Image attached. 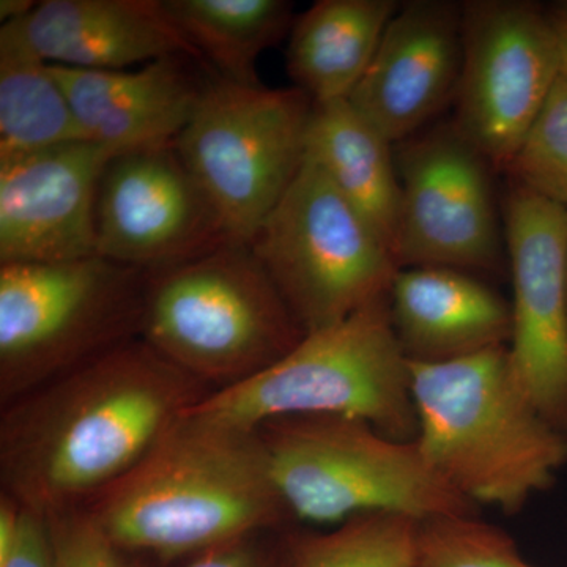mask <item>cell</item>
Masks as SVG:
<instances>
[{"label": "cell", "instance_id": "6da1fadb", "mask_svg": "<svg viewBox=\"0 0 567 567\" xmlns=\"http://www.w3.org/2000/svg\"><path fill=\"white\" fill-rule=\"evenodd\" d=\"M213 394L142 339L0 412V492L41 517L87 509Z\"/></svg>", "mask_w": 567, "mask_h": 567}, {"label": "cell", "instance_id": "7a4b0ae2", "mask_svg": "<svg viewBox=\"0 0 567 567\" xmlns=\"http://www.w3.org/2000/svg\"><path fill=\"white\" fill-rule=\"evenodd\" d=\"M84 511L118 547L162 561L295 522L259 431L194 413Z\"/></svg>", "mask_w": 567, "mask_h": 567}, {"label": "cell", "instance_id": "3957f363", "mask_svg": "<svg viewBox=\"0 0 567 567\" xmlns=\"http://www.w3.org/2000/svg\"><path fill=\"white\" fill-rule=\"evenodd\" d=\"M410 368L415 442L458 495L516 516L554 486L567 464V435L518 385L507 346Z\"/></svg>", "mask_w": 567, "mask_h": 567}, {"label": "cell", "instance_id": "277c9868", "mask_svg": "<svg viewBox=\"0 0 567 567\" xmlns=\"http://www.w3.org/2000/svg\"><path fill=\"white\" fill-rule=\"evenodd\" d=\"M305 336L251 245L148 274L142 341L213 393L262 374Z\"/></svg>", "mask_w": 567, "mask_h": 567}, {"label": "cell", "instance_id": "5b68a950", "mask_svg": "<svg viewBox=\"0 0 567 567\" xmlns=\"http://www.w3.org/2000/svg\"><path fill=\"white\" fill-rule=\"evenodd\" d=\"M388 293L306 334L279 363L208 395L189 413L248 429L281 416L338 415L365 421L391 439L415 440L412 368L395 338Z\"/></svg>", "mask_w": 567, "mask_h": 567}, {"label": "cell", "instance_id": "8992f818", "mask_svg": "<svg viewBox=\"0 0 567 567\" xmlns=\"http://www.w3.org/2000/svg\"><path fill=\"white\" fill-rule=\"evenodd\" d=\"M295 522L338 525L364 513L417 520L480 514L429 465L415 440L338 415H293L257 427Z\"/></svg>", "mask_w": 567, "mask_h": 567}, {"label": "cell", "instance_id": "52a82bcc", "mask_svg": "<svg viewBox=\"0 0 567 567\" xmlns=\"http://www.w3.org/2000/svg\"><path fill=\"white\" fill-rule=\"evenodd\" d=\"M147 279L102 256L0 264V409L141 339Z\"/></svg>", "mask_w": 567, "mask_h": 567}, {"label": "cell", "instance_id": "ba28073f", "mask_svg": "<svg viewBox=\"0 0 567 567\" xmlns=\"http://www.w3.org/2000/svg\"><path fill=\"white\" fill-rule=\"evenodd\" d=\"M312 106L297 87H248L208 74L174 148L230 241L251 245L300 173Z\"/></svg>", "mask_w": 567, "mask_h": 567}, {"label": "cell", "instance_id": "9c48e42d", "mask_svg": "<svg viewBox=\"0 0 567 567\" xmlns=\"http://www.w3.org/2000/svg\"><path fill=\"white\" fill-rule=\"evenodd\" d=\"M251 248L306 334L390 292L401 270L385 241L308 155Z\"/></svg>", "mask_w": 567, "mask_h": 567}, {"label": "cell", "instance_id": "30bf717a", "mask_svg": "<svg viewBox=\"0 0 567 567\" xmlns=\"http://www.w3.org/2000/svg\"><path fill=\"white\" fill-rule=\"evenodd\" d=\"M394 155L401 181L398 267L454 268L476 276L506 271L495 167L453 118L399 142Z\"/></svg>", "mask_w": 567, "mask_h": 567}, {"label": "cell", "instance_id": "8fae6325", "mask_svg": "<svg viewBox=\"0 0 567 567\" xmlns=\"http://www.w3.org/2000/svg\"><path fill=\"white\" fill-rule=\"evenodd\" d=\"M462 70L453 122L496 173H507L561 76L547 7L462 2Z\"/></svg>", "mask_w": 567, "mask_h": 567}, {"label": "cell", "instance_id": "7c38bea8", "mask_svg": "<svg viewBox=\"0 0 567 567\" xmlns=\"http://www.w3.org/2000/svg\"><path fill=\"white\" fill-rule=\"evenodd\" d=\"M509 183L502 212L513 281L511 368L540 415L567 435V208Z\"/></svg>", "mask_w": 567, "mask_h": 567}, {"label": "cell", "instance_id": "4fadbf2b", "mask_svg": "<svg viewBox=\"0 0 567 567\" xmlns=\"http://www.w3.org/2000/svg\"><path fill=\"white\" fill-rule=\"evenodd\" d=\"M226 241L174 145L118 153L107 163L96 197V256L156 274Z\"/></svg>", "mask_w": 567, "mask_h": 567}, {"label": "cell", "instance_id": "5bb4252c", "mask_svg": "<svg viewBox=\"0 0 567 567\" xmlns=\"http://www.w3.org/2000/svg\"><path fill=\"white\" fill-rule=\"evenodd\" d=\"M115 155L73 141L0 158V264L96 256V197Z\"/></svg>", "mask_w": 567, "mask_h": 567}, {"label": "cell", "instance_id": "9a60e30c", "mask_svg": "<svg viewBox=\"0 0 567 567\" xmlns=\"http://www.w3.org/2000/svg\"><path fill=\"white\" fill-rule=\"evenodd\" d=\"M462 3L409 0L391 18L350 103L393 144L436 122L456 99Z\"/></svg>", "mask_w": 567, "mask_h": 567}, {"label": "cell", "instance_id": "2e32d148", "mask_svg": "<svg viewBox=\"0 0 567 567\" xmlns=\"http://www.w3.org/2000/svg\"><path fill=\"white\" fill-rule=\"evenodd\" d=\"M85 140L117 153L174 145L188 125L208 74L188 55H169L140 70L52 65ZM210 71V70H208Z\"/></svg>", "mask_w": 567, "mask_h": 567}, {"label": "cell", "instance_id": "e0dca14e", "mask_svg": "<svg viewBox=\"0 0 567 567\" xmlns=\"http://www.w3.org/2000/svg\"><path fill=\"white\" fill-rule=\"evenodd\" d=\"M390 315L410 363L442 364L509 346L513 311L481 276L443 267L401 268Z\"/></svg>", "mask_w": 567, "mask_h": 567}, {"label": "cell", "instance_id": "ac0fdd59", "mask_svg": "<svg viewBox=\"0 0 567 567\" xmlns=\"http://www.w3.org/2000/svg\"><path fill=\"white\" fill-rule=\"evenodd\" d=\"M41 58L82 70H130L199 52L175 25L163 0H47L25 20Z\"/></svg>", "mask_w": 567, "mask_h": 567}, {"label": "cell", "instance_id": "d6986e66", "mask_svg": "<svg viewBox=\"0 0 567 567\" xmlns=\"http://www.w3.org/2000/svg\"><path fill=\"white\" fill-rule=\"evenodd\" d=\"M306 155L322 167L393 252L401 212V181L393 142L349 99L336 100L312 106Z\"/></svg>", "mask_w": 567, "mask_h": 567}, {"label": "cell", "instance_id": "ffe728a7", "mask_svg": "<svg viewBox=\"0 0 567 567\" xmlns=\"http://www.w3.org/2000/svg\"><path fill=\"white\" fill-rule=\"evenodd\" d=\"M395 0H319L293 20L287 73L315 103L350 99L364 76Z\"/></svg>", "mask_w": 567, "mask_h": 567}, {"label": "cell", "instance_id": "44dd1931", "mask_svg": "<svg viewBox=\"0 0 567 567\" xmlns=\"http://www.w3.org/2000/svg\"><path fill=\"white\" fill-rule=\"evenodd\" d=\"M25 20L0 28V158L87 141L51 63L33 47Z\"/></svg>", "mask_w": 567, "mask_h": 567}, {"label": "cell", "instance_id": "7402d4cb", "mask_svg": "<svg viewBox=\"0 0 567 567\" xmlns=\"http://www.w3.org/2000/svg\"><path fill=\"white\" fill-rule=\"evenodd\" d=\"M171 20L207 69L235 84L259 87L257 61L290 32L286 0H163Z\"/></svg>", "mask_w": 567, "mask_h": 567}, {"label": "cell", "instance_id": "603a6c76", "mask_svg": "<svg viewBox=\"0 0 567 567\" xmlns=\"http://www.w3.org/2000/svg\"><path fill=\"white\" fill-rule=\"evenodd\" d=\"M415 517L358 514L324 533L287 529L290 567H416Z\"/></svg>", "mask_w": 567, "mask_h": 567}, {"label": "cell", "instance_id": "cb8c5ba5", "mask_svg": "<svg viewBox=\"0 0 567 567\" xmlns=\"http://www.w3.org/2000/svg\"><path fill=\"white\" fill-rule=\"evenodd\" d=\"M416 567H536L516 540L480 514H450L417 524Z\"/></svg>", "mask_w": 567, "mask_h": 567}, {"label": "cell", "instance_id": "d4e9b609", "mask_svg": "<svg viewBox=\"0 0 567 567\" xmlns=\"http://www.w3.org/2000/svg\"><path fill=\"white\" fill-rule=\"evenodd\" d=\"M507 174L567 208V80L563 74Z\"/></svg>", "mask_w": 567, "mask_h": 567}, {"label": "cell", "instance_id": "484cf974", "mask_svg": "<svg viewBox=\"0 0 567 567\" xmlns=\"http://www.w3.org/2000/svg\"><path fill=\"white\" fill-rule=\"evenodd\" d=\"M55 567H145V559L112 543L82 511L47 517Z\"/></svg>", "mask_w": 567, "mask_h": 567}, {"label": "cell", "instance_id": "4316f807", "mask_svg": "<svg viewBox=\"0 0 567 567\" xmlns=\"http://www.w3.org/2000/svg\"><path fill=\"white\" fill-rule=\"evenodd\" d=\"M287 529L238 537L186 558L183 567H290Z\"/></svg>", "mask_w": 567, "mask_h": 567}, {"label": "cell", "instance_id": "83f0119b", "mask_svg": "<svg viewBox=\"0 0 567 567\" xmlns=\"http://www.w3.org/2000/svg\"><path fill=\"white\" fill-rule=\"evenodd\" d=\"M0 567H55L50 527L47 518L22 507L17 543Z\"/></svg>", "mask_w": 567, "mask_h": 567}, {"label": "cell", "instance_id": "f1b7e54d", "mask_svg": "<svg viewBox=\"0 0 567 567\" xmlns=\"http://www.w3.org/2000/svg\"><path fill=\"white\" fill-rule=\"evenodd\" d=\"M547 13L555 35H557L561 74L567 80V2L547 7Z\"/></svg>", "mask_w": 567, "mask_h": 567}, {"label": "cell", "instance_id": "f546056e", "mask_svg": "<svg viewBox=\"0 0 567 567\" xmlns=\"http://www.w3.org/2000/svg\"><path fill=\"white\" fill-rule=\"evenodd\" d=\"M39 3L32 0H0V21L9 22L29 17Z\"/></svg>", "mask_w": 567, "mask_h": 567}]
</instances>
